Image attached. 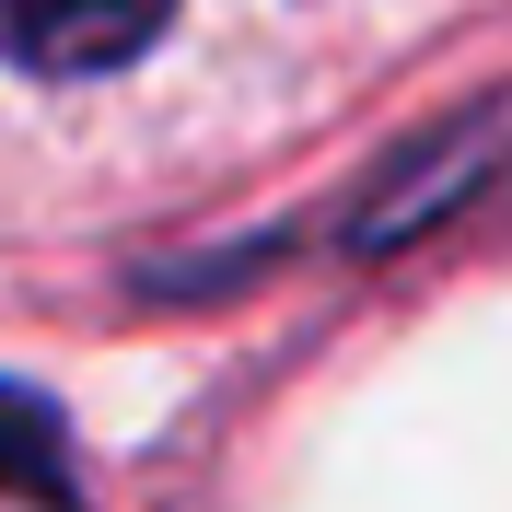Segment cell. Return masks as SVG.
Masks as SVG:
<instances>
[{"label": "cell", "instance_id": "cell-1", "mask_svg": "<svg viewBox=\"0 0 512 512\" xmlns=\"http://www.w3.org/2000/svg\"><path fill=\"white\" fill-rule=\"evenodd\" d=\"M175 0H0V59L47 70V82H82V70H117L163 35Z\"/></svg>", "mask_w": 512, "mask_h": 512}, {"label": "cell", "instance_id": "cell-2", "mask_svg": "<svg viewBox=\"0 0 512 512\" xmlns=\"http://www.w3.org/2000/svg\"><path fill=\"white\" fill-rule=\"evenodd\" d=\"M0 512H82V478H70V431L35 408L24 384H0Z\"/></svg>", "mask_w": 512, "mask_h": 512}]
</instances>
